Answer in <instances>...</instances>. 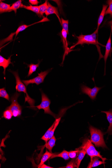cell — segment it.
Returning a JSON list of instances; mask_svg holds the SVG:
<instances>
[{"instance_id": "1", "label": "cell", "mask_w": 112, "mask_h": 168, "mask_svg": "<svg viewBox=\"0 0 112 168\" xmlns=\"http://www.w3.org/2000/svg\"><path fill=\"white\" fill-rule=\"evenodd\" d=\"M9 71H9L10 72H11L14 75L15 77L16 83V91L19 92H23L24 93L26 96L25 98V103L26 102H28L31 109L36 110L35 106V100L31 98L28 94L27 91L26 87L24 84L21 81L18 72L13 71L10 70Z\"/></svg>"}, {"instance_id": "2", "label": "cell", "mask_w": 112, "mask_h": 168, "mask_svg": "<svg viewBox=\"0 0 112 168\" xmlns=\"http://www.w3.org/2000/svg\"><path fill=\"white\" fill-rule=\"evenodd\" d=\"M89 130L91 134L90 140L92 143L94 144L96 147L107 148L102 131L91 126H90Z\"/></svg>"}, {"instance_id": "3", "label": "cell", "mask_w": 112, "mask_h": 168, "mask_svg": "<svg viewBox=\"0 0 112 168\" xmlns=\"http://www.w3.org/2000/svg\"><path fill=\"white\" fill-rule=\"evenodd\" d=\"M79 149H83L86 152V154L91 158V160L94 157H99V158L102 159L104 162L106 160V158H103L102 156H101L100 152L96 150L91 140L89 139L86 138L84 139L82 142V144Z\"/></svg>"}, {"instance_id": "4", "label": "cell", "mask_w": 112, "mask_h": 168, "mask_svg": "<svg viewBox=\"0 0 112 168\" xmlns=\"http://www.w3.org/2000/svg\"><path fill=\"white\" fill-rule=\"evenodd\" d=\"M98 30L96 29L91 35H83L81 34L79 36H77L78 39V41L74 46L71 47L70 49L74 48L77 45H82L84 44H94L96 46L97 45H100L105 47V46L100 44L97 39V34H98Z\"/></svg>"}, {"instance_id": "5", "label": "cell", "mask_w": 112, "mask_h": 168, "mask_svg": "<svg viewBox=\"0 0 112 168\" xmlns=\"http://www.w3.org/2000/svg\"><path fill=\"white\" fill-rule=\"evenodd\" d=\"M20 94L16 92L10 98L11 104L6 109H9L12 112L14 117H20L21 115L22 107L18 102V99Z\"/></svg>"}, {"instance_id": "6", "label": "cell", "mask_w": 112, "mask_h": 168, "mask_svg": "<svg viewBox=\"0 0 112 168\" xmlns=\"http://www.w3.org/2000/svg\"><path fill=\"white\" fill-rule=\"evenodd\" d=\"M41 102L40 105L37 106H35V107L37 108V109L39 110L44 109L45 114H49V115L53 116L55 118H57V115L53 113L50 109V105L51 103L50 100H49L46 95L43 92H41Z\"/></svg>"}, {"instance_id": "7", "label": "cell", "mask_w": 112, "mask_h": 168, "mask_svg": "<svg viewBox=\"0 0 112 168\" xmlns=\"http://www.w3.org/2000/svg\"><path fill=\"white\" fill-rule=\"evenodd\" d=\"M50 71V70H48L41 72L38 73V76L33 79L29 80H22V81L26 87L31 84H35L37 85H39L40 84L44 83L45 78Z\"/></svg>"}, {"instance_id": "8", "label": "cell", "mask_w": 112, "mask_h": 168, "mask_svg": "<svg viewBox=\"0 0 112 168\" xmlns=\"http://www.w3.org/2000/svg\"><path fill=\"white\" fill-rule=\"evenodd\" d=\"M101 89H102V87H98L96 85L93 88H90L84 85H82L81 86L82 93L87 95L93 100H95L97 94Z\"/></svg>"}, {"instance_id": "9", "label": "cell", "mask_w": 112, "mask_h": 168, "mask_svg": "<svg viewBox=\"0 0 112 168\" xmlns=\"http://www.w3.org/2000/svg\"><path fill=\"white\" fill-rule=\"evenodd\" d=\"M102 112L106 114L107 120L109 123V126L105 133H108L109 135H111L112 134V109H110L109 111H102Z\"/></svg>"}, {"instance_id": "10", "label": "cell", "mask_w": 112, "mask_h": 168, "mask_svg": "<svg viewBox=\"0 0 112 168\" xmlns=\"http://www.w3.org/2000/svg\"><path fill=\"white\" fill-rule=\"evenodd\" d=\"M111 33L109 38L107 42L106 46H105V53L104 55V59L105 62V68H106V64L107 62V60L108 57L109 56L110 53L111 51Z\"/></svg>"}, {"instance_id": "11", "label": "cell", "mask_w": 112, "mask_h": 168, "mask_svg": "<svg viewBox=\"0 0 112 168\" xmlns=\"http://www.w3.org/2000/svg\"><path fill=\"white\" fill-rule=\"evenodd\" d=\"M11 55L8 59L4 58L2 56L0 55V66L3 67L4 68L3 74L5 75L6 69L7 68L10 64H13L11 62Z\"/></svg>"}, {"instance_id": "12", "label": "cell", "mask_w": 112, "mask_h": 168, "mask_svg": "<svg viewBox=\"0 0 112 168\" xmlns=\"http://www.w3.org/2000/svg\"><path fill=\"white\" fill-rule=\"evenodd\" d=\"M47 4H48V8L45 13L46 16H48L49 15L55 14L59 17V12L58 11V8L51 5L48 1H47Z\"/></svg>"}, {"instance_id": "13", "label": "cell", "mask_w": 112, "mask_h": 168, "mask_svg": "<svg viewBox=\"0 0 112 168\" xmlns=\"http://www.w3.org/2000/svg\"><path fill=\"white\" fill-rule=\"evenodd\" d=\"M49 21V19L47 18V17H46V18H44V19H43L42 20L39 21H38V22L34 23L33 24H32L31 25H23L20 26H19V27L18 29H17V30L16 32H15V34H16L15 38H16L17 36V35H18V34L19 33H20V32L24 30H25L27 28L30 26L33 25L34 24H37L38 23H42L45 22V21Z\"/></svg>"}, {"instance_id": "14", "label": "cell", "mask_w": 112, "mask_h": 168, "mask_svg": "<svg viewBox=\"0 0 112 168\" xmlns=\"http://www.w3.org/2000/svg\"><path fill=\"white\" fill-rule=\"evenodd\" d=\"M99 157H94L92 158L87 168H91L98 166L102 164H104L105 162L99 160Z\"/></svg>"}, {"instance_id": "15", "label": "cell", "mask_w": 112, "mask_h": 168, "mask_svg": "<svg viewBox=\"0 0 112 168\" xmlns=\"http://www.w3.org/2000/svg\"><path fill=\"white\" fill-rule=\"evenodd\" d=\"M53 153L48 151L46 150V152L43 155L42 158L41 159L40 163L39 165L38 168H40V167L46 161L48 160L51 157L53 156Z\"/></svg>"}, {"instance_id": "16", "label": "cell", "mask_w": 112, "mask_h": 168, "mask_svg": "<svg viewBox=\"0 0 112 168\" xmlns=\"http://www.w3.org/2000/svg\"><path fill=\"white\" fill-rule=\"evenodd\" d=\"M56 139L54 136L49 139L47 143L45 144V147H46L49 151L52 153V150L53 148L55 145Z\"/></svg>"}, {"instance_id": "17", "label": "cell", "mask_w": 112, "mask_h": 168, "mask_svg": "<svg viewBox=\"0 0 112 168\" xmlns=\"http://www.w3.org/2000/svg\"><path fill=\"white\" fill-rule=\"evenodd\" d=\"M86 154V152L83 149H80L78 156H77V158H76V164L77 168H79L81 161L82 160H83L84 157Z\"/></svg>"}, {"instance_id": "18", "label": "cell", "mask_w": 112, "mask_h": 168, "mask_svg": "<svg viewBox=\"0 0 112 168\" xmlns=\"http://www.w3.org/2000/svg\"><path fill=\"white\" fill-rule=\"evenodd\" d=\"M108 6V5H103V6L102 11L101 12L98 19L97 27V30H99V28L102 22Z\"/></svg>"}, {"instance_id": "19", "label": "cell", "mask_w": 112, "mask_h": 168, "mask_svg": "<svg viewBox=\"0 0 112 168\" xmlns=\"http://www.w3.org/2000/svg\"><path fill=\"white\" fill-rule=\"evenodd\" d=\"M68 151H66L65 150H64L61 153L58 154H54L53 156L51 157L50 159L59 157L63 158L66 160H68L70 158V157L68 156Z\"/></svg>"}, {"instance_id": "20", "label": "cell", "mask_w": 112, "mask_h": 168, "mask_svg": "<svg viewBox=\"0 0 112 168\" xmlns=\"http://www.w3.org/2000/svg\"><path fill=\"white\" fill-rule=\"evenodd\" d=\"M21 8H24L25 9L27 10L32 11L34 12L36 14L39 15V6H32L30 5L29 6H26L23 5V4H21Z\"/></svg>"}, {"instance_id": "21", "label": "cell", "mask_w": 112, "mask_h": 168, "mask_svg": "<svg viewBox=\"0 0 112 168\" xmlns=\"http://www.w3.org/2000/svg\"><path fill=\"white\" fill-rule=\"evenodd\" d=\"M10 5L1 1L0 3V13L10 12Z\"/></svg>"}, {"instance_id": "22", "label": "cell", "mask_w": 112, "mask_h": 168, "mask_svg": "<svg viewBox=\"0 0 112 168\" xmlns=\"http://www.w3.org/2000/svg\"><path fill=\"white\" fill-rule=\"evenodd\" d=\"M40 63V62H39L37 64H31L28 65V67L29 68V71L27 75L28 77L30 76L34 72L36 71L37 69L39 66Z\"/></svg>"}, {"instance_id": "23", "label": "cell", "mask_w": 112, "mask_h": 168, "mask_svg": "<svg viewBox=\"0 0 112 168\" xmlns=\"http://www.w3.org/2000/svg\"><path fill=\"white\" fill-rule=\"evenodd\" d=\"M21 2L22 1L21 0H19L13 3L10 8V12L13 10L15 12V14H16L17 9H18L21 7V4H22Z\"/></svg>"}, {"instance_id": "24", "label": "cell", "mask_w": 112, "mask_h": 168, "mask_svg": "<svg viewBox=\"0 0 112 168\" xmlns=\"http://www.w3.org/2000/svg\"><path fill=\"white\" fill-rule=\"evenodd\" d=\"M39 15L40 17H42L43 16V15L46 13L47 8H48V6L47 1H46L44 3L39 6Z\"/></svg>"}, {"instance_id": "25", "label": "cell", "mask_w": 112, "mask_h": 168, "mask_svg": "<svg viewBox=\"0 0 112 168\" xmlns=\"http://www.w3.org/2000/svg\"><path fill=\"white\" fill-rule=\"evenodd\" d=\"M55 124V122L53 123L52 125L49 128L48 130H47L46 133H45L44 135L41 138V139L44 140L45 142H46V143H47V142L48 141V138L49 137V135H50V131L54 127Z\"/></svg>"}, {"instance_id": "26", "label": "cell", "mask_w": 112, "mask_h": 168, "mask_svg": "<svg viewBox=\"0 0 112 168\" xmlns=\"http://www.w3.org/2000/svg\"><path fill=\"white\" fill-rule=\"evenodd\" d=\"M13 116V114L12 112L9 109H6L4 111L3 117H2L5 118L6 120H10L11 119Z\"/></svg>"}, {"instance_id": "27", "label": "cell", "mask_w": 112, "mask_h": 168, "mask_svg": "<svg viewBox=\"0 0 112 168\" xmlns=\"http://www.w3.org/2000/svg\"><path fill=\"white\" fill-rule=\"evenodd\" d=\"M61 117L56 119L55 122L54 126V127L52 130L50 131V135H49L48 138V141L53 136L55 130H56V129H57L58 125H59L60 120H61Z\"/></svg>"}, {"instance_id": "28", "label": "cell", "mask_w": 112, "mask_h": 168, "mask_svg": "<svg viewBox=\"0 0 112 168\" xmlns=\"http://www.w3.org/2000/svg\"><path fill=\"white\" fill-rule=\"evenodd\" d=\"M0 97L5 98L8 101H10V96L6 91L5 88L0 89Z\"/></svg>"}, {"instance_id": "29", "label": "cell", "mask_w": 112, "mask_h": 168, "mask_svg": "<svg viewBox=\"0 0 112 168\" xmlns=\"http://www.w3.org/2000/svg\"><path fill=\"white\" fill-rule=\"evenodd\" d=\"M106 3L109 5V8L106 10L105 15L109 14L111 18H112V0L107 1Z\"/></svg>"}, {"instance_id": "30", "label": "cell", "mask_w": 112, "mask_h": 168, "mask_svg": "<svg viewBox=\"0 0 112 168\" xmlns=\"http://www.w3.org/2000/svg\"><path fill=\"white\" fill-rule=\"evenodd\" d=\"M61 21L63 29L65 30L68 34V20H65L63 18H62Z\"/></svg>"}, {"instance_id": "31", "label": "cell", "mask_w": 112, "mask_h": 168, "mask_svg": "<svg viewBox=\"0 0 112 168\" xmlns=\"http://www.w3.org/2000/svg\"><path fill=\"white\" fill-rule=\"evenodd\" d=\"M75 167L77 168L76 164V159H73L72 160H71L70 162H69L66 167L63 168H74Z\"/></svg>"}, {"instance_id": "32", "label": "cell", "mask_w": 112, "mask_h": 168, "mask_svg": "<svg viewBox=\"0 0 112 168\" xmlns=\"http://www.w3.org/2000/svg\"><path fill=\"white\" fill-rule=\"evenodd\" d=\"M79 150V148H78L76 150L68 152V154L70 158L72 159L76 158L78 156Z\"/></svg>"}, {"instance_id": "33", "label": "cell", "mask_w": 112, "mask_h": 168, "mask_svg": "<svg viewBox=\"0 0 112 168\" xmlns=\"http://www.w3.org/2000/svg\"><path fill=\"white\" fill-rule=\"evenodd\" d=\"M62 37H63L64 38V40L66 41V42L67 36V34H68L67 33V32L66 30H65L62 29Z\"/></svg>"}, {"instance_id": "34", "label": "cell", "mask_w": 112, "mask_h": 168, "mask_svg": "<svg viewBox=\"0 0 112 168\" xmlns=\"http://www.w3.org/2000/svg\"><path fill=\"white\" fill-rule=\"evenodd\" d=\"M29 3L33 5H37L39 3L37 0H29Z\"/></svg>"}, {"instance_id": "35", "label": "cell", "mask_w": 112, "mask_h": 168, "mask_svg": "<svg viewBox=\"0 0 112 168\" xmlns=\"http://www.w3.org/2000/svg\"><path fill=\"white\" fill-rule=\"evenodd\" d=\"M53 167H50L48 166V165H46L43 164L40 167V168H53Z\"/></svg>"}, {"instance_id": "36", "label": "cell", "mask_w": 112, "mask_h": 168, "mask_svg": "<svg viewBox=\"0 0 112 168\" xmlns=\"http://www.w3.org/2000/svg\"><path fill=\"white\" fill-rule=\"evenodd\" d=\"M110 23L111 24V27H112V21H111L110 22Z\"/></svg>"}]
</instances>
